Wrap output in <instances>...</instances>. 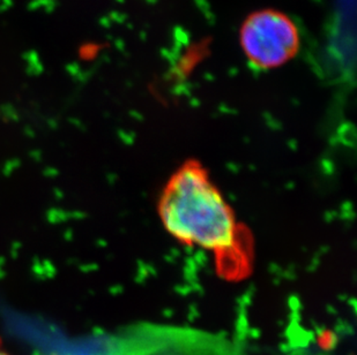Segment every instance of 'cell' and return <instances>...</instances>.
Segmentation results:
<instances>
[{
    "label": "cell",
    "mask_w": 357,
    "mask_h": 355,
    "mask_svg": "<svg viewBox=\"0 0 357 355\" xmlns=\"http://www.w3.org/2000/svg\"><path fill=\"white\" fill-rule=\"evenodd\" d=\"M162 224L176 240L219 258L243 255L233 210L207 172L188 163L169 179L159 202Z\"/></svg>",
    "instance_id": "6da1fadb"
},
{
    "label": "cell",
    "mask_w": 357,
    "mask_h": 355,
    "mask_svg": "<svg viewBox=\"0 0 357 355\" xmlns=\"http://www.w3.org/2000/svg\"><path fill=\"white\" fill-rule=\"evenodd\" d=\"M239 43L250 64L260 70H273L296 56L300 31L287 14L275 10H258L243 22Z\"/></svg>",
    "instance_id": "7a4b0ae2"
},
{
    "label": "cell",
    "mask_w": 357,
    "mask_h": 355,
    "mask_svg": "<svg viewBox=\"0 0 357 355\" xmlns=\"http://www.w3.org/2000/svg\"><path fill=\"white\" fill-rule=\"evenodd\" d=\"M0 355H10V353H7L5 349H1V344H0Z\"/></svg>",
    "instance_id": "3957f363"
}]
</instances>
